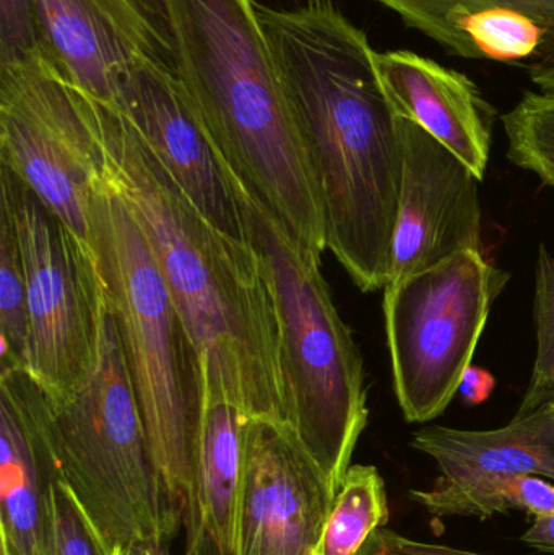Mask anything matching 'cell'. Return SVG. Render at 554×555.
<instances>
[{"mask_svg":"<svg viewBox=\"0 0 554 555\" xmlns=\"http://www.w3.org/2000/svg\"><path fill=\"white\" fill-rule=\"evenodd\" d=\"M0 202L15 223L29 313L26 371L52 406L96 367L104 284L96 256L38 195L0 165Z\"/></svg>","mask_w":554,"mask_h":555,"instance_id":"cell-8","label":"cell"},{"mask_svg":"<svg viewBox=\"0 0 554 555\" xmlns=\"http://www.w3.org/2000/svg\"><path fill=\"white\" fill-rule=\"evenodd\" d=\"M113 107L130 120L159 165L218 231L253 246L223 159L176 75L139 62L124 77Z\"/></svg>","mask_w":554,"mask_h":555,"instance_id":"cell-12","label":"cell"},{"mask_svg":"<svg viewBox=\"0 0 554 555\" xmlns=\"http://www.w3.org/2000/svg\"><path fill=\"white\" fill-rule=\"evenodd\" d=\"M91 244L116 317L153 466L176 524L195 507L204 384L201 361L158 263L103 171L91 197Z\"/></svg>","mask_w":554,"mask_h":555,"instance_id":"cell-4","label":"cell"},{"mask_svg":"<svg viewBox=\"0 0 554 555\" xmlns=\"http://www.w3.org/2000/svg\"><path fill=\"white\" fill-rule=\"evenodd\" d=\"M51 403L26 369H0V555H48L59 479L49 439Z\"/></svg>","mask_w":554,"mask_h":555,"instance_id":"cell-14","label":"cell"},{"mask_svg":"<svg viewBox=\"0 0 554 555\" xmlns=\"http://www.w3.org/2000/svg\"><path fill=\"white\" fill-rule=\"evenodd\" d=\"M49 502L51 528L48 555H113L61 479L52 481Z\"/></svg>","mask_w":554,"mask_h":555,"instance_id":"cell-25","label":"cell"},{"mask_svg":"<svg viewBox=\"0 0 554 555\" xmlns=\"http://www.w3.org/2000/svg\"><path fill=\"white\" fill-rule=\"evenodd\" d=\"M520 541L530 550L554 555V515L536 520V524L523 534Z\"/></svg>","mask_w":554,"mask_h":555,"instance_id":"cell-30","label":"cell"},{"mask_svg":"<svg viewBox=\"0 0 554 555\" xmlns=\"http://www.w3.org/2000/svg\"><path fill=\"white\" fill-rule=\"evenodd\" d=\"M464 38L471 59L519 64L545 57L554 42L549 29L523 10L500 9L477 13L465 22Z\"/></svg>","mask_w":554,"mask_h":555,"instance_id":"cell-21","label":"cell"},{"mask_svg":"<svg viewBox=\"0 0 554 555\" xmlns=\"http://www.w3.org/2000/svg\"><path fill=\"white\" fill-rule=\"evenodd\" d=\"M48 61L91 100L116 103L127 72L155 65L178 77L168 0H36Z\"/></svg>","mask_w":554,"mask_h":555,"instance_id":"cell-11","label":"cell"},{"mask_svg":"<svg viewBox=\"0 0 554 555\" xmlns=\"http://www.w3.org/2000/svg\"><path fill=\"white\" fill-rule=\"evenodd\" d=\"M389 521L386 482L377 468L351 465L338 488L319 555H358Z\"/></svg>","mask_w":554,"mask_h":555,"instance_id":"cell-19","label":"cell"},{"mask_svg":"<svg viewBox=\"0 0 554 555\" xmlns=\"http://www.w3.org/2000/svg\"><path fill=\"white\" fill-rule=\"evenodd\" d=\"M182 525L185 530L184 555H224L205 533L195 507L182 515Z\"/></svg>","mask_w":554,"mask_h":555,"instance_id":"cell-29","label":"cell"},{"mask_svg":"<svg viewBox=\"0 0 554 555\" xmlns=\"http://www.w3.org/2000/svg\"><path fill=\"white\" fill-rule=\"evenodd\" d=\"M94 109L101 171L145 234L197 351L204 401L220 398L247 420L286 423L279 323L259 254L192 205L120 111L98 101Z\"/></svg>","mask_w":554,"mask_h":555,"instance_id":"cell-2","label":"cell"},{"mask_svg":"<svg viewBox=\"0 0 554 555\" xmlns=\"http://www.w3.org/2000/svg\"><path fill=\"white\" fill-rule=\"evenodd\" d=\"M224 168L275 304L286 424L338 491L370 416L363 358L332 299L322 260L296 246L260 198L227 163Z\"/></svg>","mask_w":554,"mask_h":555,"instance_id":"cell-5","label":"cell"},{"mask_svg":"<svg viewBox=\"0 0 554 555\" xmlns=\"http://www.w3.org/2000/svg\"><path fill=\"white\" fill-rule=\"evenodd\" d=\"M403 179L390 281L480 250V179L435 137L403 122Z\"/></svg>","mask_w":554,"mask_h":555,"instance_id":"cell-13","label":"cell"},{"mask_svg":"<svg viewBox=\"0 0 554 555\" xmlns=\"http://www.w3.org/2000/svg\"><path fill=\"white\" fill-rule=\"evenodd\" d=\"M178 78L215 149L296 246L327 250L318 182L254 0H168Z\"/></svg>","mask_w":554,"mask_h":555,"instance_id":"cell-3","label":"cell"},{"mask_svg":"<svg viewBox=\"0 0 554 555\" xmlns=\"http://www.w3.org/2000/svg\"><path fill=\"white\" fill-rule=\"evenodd\" d=\"M510 280L480 250H467L384 287L394 388L409 423L436 420L458 395Z\"/></svg>","mask_w":554,"mask_h":555,"instance_id":"cell-7","label":"cell"},{"mask_svg":"<svg viewBox=\"0 0 554 555\" xmlns=\"http://www.w3.org/2000/svg\"><path fill=\"white\" fill-rule=\"evenodd\" d=\"M113 555H165L162 544L137 543L132 546L117 547Z\"/></svg>","mask_w":554,"mask_h":555,"instance_id":"cell-32","label":"cell"},{"mask_svg":"<svg viewBox=\"0 0 554 555\" xmlns=\"http://www.w3.org/2000/svg\"><path fill=\"white\" fill-rule=\"evenodd\" d=\"M530 78L542 91L554 93V54L539 59L529 65Z\"/></svg>","mask_w":554,"mask_h":555,"instance_id":"cell-31","label":"cell"},{"mask_svg":"<svg viewBox=\"0 0 554 555\" xmlns=\"http://www.w3.org/2000/svg\"><path fill=\"white\" fill-rule=\"evenodd\" d=\"M537 358L517 413L537 410L554 398V256L540 247L536 289Z\"/></svg>","mask_w":554,"mask_h":555,"instance_id":"cell-24","label":"cell"},{"mask_svg":"<svg viewBox=\"0 0 554 555\" xmlns=\"http://www.w3.org/2000/svg\"><path fill=\"white\" fill-rule=\"evenodd\" d=\"M394 109L435 137L478 179L490 159L494 111L464 74L410 51L374 52Z\"/></svg>","mask_w":554,"mask_h":555,"instance_id":"cell-15","label":"cell"},{"mask_svg":"<svg viewBox=\"0 0 554 555\" xmlns=\"http://www.w3.org/2000/svg\"><path fill=\"white\" fill-rule=\"evenodd\" d=\"M256 5L321 195L327 250L364 293L390 278L403 122L368 36L327 0Z\"/></svg>","mask_w":554,"mask_h":555,"instance_id":"cell-1","label":"cell"},{"mask_svg":"<svg viewBox=\"0 0 554 555\" xmlns=\"http://www.w3.org/2000/svg\"><path fill=\"white\" fill-rule=\"evenodd\" d=\"M247 417L227 400H205L195 465V511L205 533L234 555Z\"/></svg>","mask_w":554,"mask_h":555,"instance_id":"cell-17","label":"cell"},{"mask_svg":"<svg viewBox=\"0 0 554 555\" xmlns=\"http://www.w3.org/2000/svg\"><path fill=\"white\" fill-rule=\"evenodd\" d=\"M28 352L25 267L12 214L0 202V369H26Z\"/></svg>","mask_w":554,"mask_h":555,"instance_id":"cell-22","label":"cell"},{"mask_svg":"<svg viewBox=\"0 0 554 555\" xmlns=\"http://www.w3.org/2000/svg\"><path fill=\"white\" fill-rule=\"evenodd\" d=\"M49 439L59 479L109 553L137 543L162 544L176 530L107 299L96 367L67 401L51 404Z\"/></svg>","mask_w":554,"mask_h":555,"instance_id":"cell-6","label":"cell"},{"mask_svg":"<svg viewBox=\"0 0 554 555\" xmlns=\"http://www.w3.org/2000/svg\"><path fill=\"white\" fill-rule=\"evenodd\" d=\"M358 555H484L454 550L441 544L410 540L396 531L381 528L366 541Z\"/></svg>","mask_w":554,"mask_h":555,"instance_id":"cell-27","label":"cell"},{"mask_svg":"<svg viewBox=\"0 0 554 555\" xmlns=\"http://www.w3.org/2000/svg\"><path fill=\"white\" fill-rule=\"evenodd\" d=\"M394 10L410 28L425 33L428 38L459 57L471 59L464 25L477 13L491 9L523 10L539 20L554 42V0H376ZM553 51L550 54H553ZM549 54V55H550Z\"/></svg>","mask_w":554,"mask_h":555,"instance_id":"cell-20","label":"cell"},{"mask_svg":"<svg viewBox=\"0 0 554 555\" xmlns=\"http://www.w3.org/2000/svg\"><path fill=\"white\" fill-rule=\"evenodd\" d=\"M413 449L431 456L445 479L480 475H532L554 482L552 403L517 413L494 430L426 427L413 436Z\"/></svg>","mask_w":554,"mask_h":555,"instance_id":"cell-16","label":"cell"},{"mask_svg":"<svg viewBox=\"0 0 554 555\" xmlns=\"http://www.w3.org/2000/svg\"><path fill=\"white\" fill-rule=\"evenodd\" d=\"M431 517L487 518L523 511L536 520L554 515V482L532 475H480L439 478L431 489L410 491Z\"/></svg>","mask_w":554,"mask_h":555,"instance_id":"cell-18","label":"cell"},{"mask_svg":"<svg viewBox=\"0 0 554 555\" xmlns=\"http://www.w3.org/2000/svg\"><path fill=\"white\" fill-rule=\"evenodd\" d=\"M46 57L36 0H0V67Z\"/></svg>","mask_w":554,"mask_h":555,"instance_id":"cell-26","label":"cell"},{"mask_svg":"<svg viewBox=\"0 0 554 555\" xmlns=\"http://www.w3.org/2000/svg\"><path fill=\"white\" fill-rule=\"evenodd\" d=\"M550 403H552V408H553V414H554V398L552 401H550Z\"/></svg>","mask_w":554,"mask_h":555,"instance_id":"cell-33","label":"cell"},{"mask_svg":"<svg viewBox=\"0 0 554 555\" xmlns=\"http://www.w3.org/2000/svg\"><path fill=\"white\" fill-rule=\"evenodd\" d=\"M503 124L511 162L554 185V93L524 94Z\"/></svg>","mask_w":554,"mask_h":555,"instance_id":"cell-23","label":"cell"},{"mask_svg":"<svg viewBox=\"0 0 554 555\" xmlns=\"http://www.w3.org/2000/svg\"><path fill=\"white\" fill-rule=\"evenodd\" d=\"M0 165L93 253L91 197L103 165L96 109L46 57L0 67Z\"/></svg>","mask_w":554,"mask_h":555,"instance_id":"cell-9","label":"cell"},{"mask_svg":"<svg viewBox=\"0 0 554 555\" xmlns=\"http://www.w3.org/2000/svg\"><path fill=\"white\" fill-rule=\"evenodd\" d=\"M335 495L288 424L247 420L234 555H319Z\"/></svg>","mask_w":554,"mask_h":555,"instance_id":"cell-10","label":"cell"},{"mask_svg":"<svg viewBox=\"0 0 554 555\" xmlns=\"http://www.w3.org/2000/svg\"><path fill=\"white\" fill-rule=\"evenodd\" d=\"M309 2H312V0H309Z\"/></svg>","mask_w":554,"mask_h":555,"instance_id":"cell-34","label":"cell"},{"mask_svg":"<svg viewBox=\"0 0 554 555\" xmlns=\"http://www.w3.org/2000/svg\"><path fill=\"white\" fill-rule=\"evenodd\" d=\"M494 385L497 380L490 372L477 365H471L462 377L458 393H461L468 404H480L493 393Z\"/></svg>","mask_w":554,"mask_h":555,"instance_id":"cell-28","label":"cell"}]
</instances>
